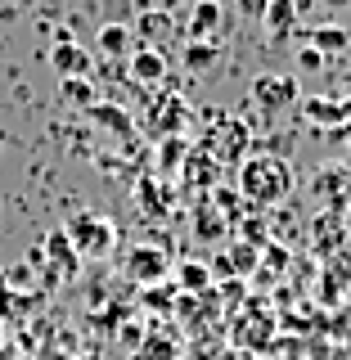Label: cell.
Instances as JSON below:
<instances>
[{
  "label": "cell",
  "mask_w": 351,
  "mask_h": 360,
  "mask_svg": "<svg viewBox=\"0 0 351 360\" xmlns=\"http://www.w3.org/2000/svg\"><path fill=\"white\" fill-rule=\"evenodd\" d=\"M239 194L253 202V207H275L293 194V167L284 158L270 153H253L239 162Z\"/></svg>",
  "instance_id": "6da1fadb"
},
{
  "label": "cell",
  "mask_w": 351,
  "mask_h": 360,
  "mask_svg": "<svg viewBox=\"0 0 351 360\" xmlns=\"http://www.w3.org/2000/svg\"><path fill=\"white\" fill-rule=\"evenodd\" d=\"M68 243L77 248V257H108L113 248H117V230H113L108 217H99V212H77L72 221L63 225Z\"/></svg>",
  "instance_id": "7a4b0ae2"
},
{
  "label": "cell",
  "mask_w": 351,
  "mask_h": 360,
  "mask_svg": "<svg viewBox=\"0 0 351 360\" xmlns=\"http://www.w3.org/2000/svg\"><path fill=\"white\" fill-rule=\"evenodd\" d=\"M302 90H298V77L293 72H257L253 77V104L262 112H288L298 108Z\"/></svg>",
  "instance_id": "3957f363"
},
{
  "label": "cell",
  "mask_w": 351,
  "mask_h": 360,
  "mask_svg": "<svg viewBox=\"0 0 351 360\" xmlns=\"http://www.w3.org/2000/svg\"><path fill=\"white\" fill-rule=\"evenodd\" d=\"M167 252L153 243H140V248H127V262H122V270H127L131 279H140V284H158V279L167 275Z\"/></svg>",
  "instance_id": "277c9868"
},
{
  "label": "cell",
  "mask_w": 351,
  "mask_h": 360,
  "mask_svg": "<svg viewBox=\"0 0 351 360\" xmlns=\"http://www.w3.org/2000/svg\"><path fill=\"white\" fill-rule=\"evenodd\" d=\"M50 68L59 77H90V50L86 45H77L68 32H59L50 45Z\"/></svg>",
  "instance_id": "5b68a950"
},
{
  "label": "cell",
  "mask_w": 351,
  "mask_h": 360,
  "mask_svg": "<svg viewBox=\"0 0 351 360\" xmlns=\"http://www.w3.org/2000/svg\"><path fill=\"white\" fill-rule=\"evenodd\" d=\"M208 153L212 158H221V162H234V158H243L248 149V127L243 122H234V117H221V127L217 131H208Z\"/></svg>",
  "instance_id": "8992f818"
},
{
  "label": "cell",
  "mask_w": 351,
  "mask_h": 360,
  "mask_svg": "<svg viewBox=\"0 0 351 360\" xmlns=\"http://www.w3.org/2000/svg\"><path fill=\"white\" fill-rule=\"evenodd\" d=\"M302 22V0H266V14H262V27L270 41H284L298 32Z\"/></svg>",
  "instance_id": "52a82bcc"
},
{
  "label": "cell",
  "mask_w": 351,
  "mask_h": 360,
  "mask_svg": "<svg viewBox=\"0 0 351 360\" xmlns=\"http://www.w3.org/2000/svg\"><path fill=\"white\" fill-rule=\"evenodd\" d=\"M225 27V5L221 0H194L189 14V41H217Z\"/></svg>",
  "instance_id": "ba28073f"
},
{
  "label": "cell",
  "mask_w": 351,
  "mask_h": 360,
  "mask_svg": "<svg viewBox=\"0 0 351 360\" xmlns=\"http://www.w3.org/2000/svg\"><path fill=\"white\" fill-rule=\"evenodd\" d=\"M131 41H135V32L127 22H104L95 37V54L99 59H131Z\"/></svg>",
  "instance_id": "9c48e42d"
},
{
  "label": "cell",
  "mask_w": 351,
  "mask_h": 360,
  "mask_svg": "<svg viewBox=\"0 0 351 360\" xmlns=\"http://www.w3.org/2000/svg\"><path fill=\"white\" fill-rule=\"evenodd\" d=\"M131 77H135V82H144V86L167 82V54L162 50H149V45L131 50Z\"/></svg>",
  "instance_id": "30bf717a"
},
{
  "label": "cell",
  "mask_w": 351,
  "mask_h": 360,
  "mask_svg": "<svg viewBox=\"0 0 351 360\" xmlns=\"http://www.w3.org/2000/svg\"><path fill=\"white\" fill-rule=\"evenodd\" d=\"M131 32H135V37H144V45H149V50H158V45H162V41L176 32V22H172V14H162V9H149V5H144V14L135 18Z\"/></svg>",
  "instance_id": "8fae6325"
},
{
  "label": "cell",
  "mask_w": 351,
  "mask_h": 360,
  "mask_svg": "<svg viewBox=\"0 0 351 360\" xmlns=\"http://www.w3.org/2000/svg\"><path fill=\"white\" fill-rule=\"evenodd\" d=\"M257 262H262V248L253 243H230L217 252V270H225V275H248Z\"/></svg>",
  "instance_id": "7c38bea8"
},
{
  "label": "cell",
  "mask_w": 351,
  "mask_h": 360,
  "mask_svg": "<svg viewBox=\"0 0 351 360\" xmlns=\"http://www.w3.org/2000/svg\"><path fill=\"white\" fill-rule=\"evenodd\" d=\"M221 59V41H189L185 54H180V63L189 68V72H212Z\"/></svg>",
  "instance_id": "4fadbf2b"
},
{
  "label": "cell",
  "mask_w": 351,
  "mask_h": 360,
  "mask_svg": "<svg viewBox=\"0 0 351 360\" xmlns=\"http://www.w3.org/2000/svg\"><path fill=\"white\" fill-rule=\"evenodd\" d=\"M307 37H311V45L324 54V59H329V54H343V50H347V41H351L343 22H320V27L307 32Z\"/></svg>",
  "instance_id": "5bb4252c"
},
{
  "label": "cell",
  "mask_w": 351,
  "mask_h": 360,
  "mask_svg": "<svg viewBox=\"0 0 351 360\" xmlns=\"http://www.w3.org/2000/svg\"><path fill=\"white\" fill-rule=\"evenodd\" d=\"M45 252H50V262L59 257V279L77 275V266H82V257H77V248L68 243V234H63V230H54L50 239H45Z\"/></svg>",
  "instance_id": "9a60e30c"
},
{
  "label": "cell",
  "mask_w": 351,
  "mask_h": 360,
  "mask_svg": "<svg viewBox=\"0 0 351 360\" xmlns=\"http://www.w3.org/2000/svg\"><path fill=\"white\" fill-rule=\"evenodd\" d=\"M59 95L68 99V104H77V108L95 104V86H90V77H59Z\"/></svg>",
  "instance_id": "2e32d148"
},
{
  "label": "cell",
  "mask_w": 351,
  "mask_h": 360,
  "mask_svg": "<svg viewBox=\"0 0 351 360\" xmlns=\"http://www.w3.org/2000/svg\"><path fill=\"white\" fill-rule=\"evenodd\" d=\"M302 112H307L311 122H343L347 117V104H333V99H307Z\"/></svg>",
  "instance_id": "e0dca14e"
},
{
  "label": "cell",
  "mask_w": 351,
  "mask_h": 360,
  "mask_svg": "<svg viewBox=\"0 0 351 360\" xmlns=\"http://www.w3.org/2000/svg\"><path fill=\"white\" fill-rule=\"evenodd\" d=\"M180 284H185L189 292H208V284H212V270L203 266V262H185V266H180Z\"/></svg>",
  "instance_id": "ac0fdd59"
},
{
  "label": "cell",
  "mask_w": 351,
  "mask_h": 360,
  "mask_svg": "<svg viewBox=\"0 0 351 360\" xmlns=\"http://www.w3.org/2000/svg\"><path fill=\"white\" fill-rule=\"evenodd\" d=\"M86 112H90L95 122H104L108 131H131V117H122V112H117V104H90Z\"/></svg>",
  "instance_id": "d6986e66"
},
{
  "label": "cell",
  "mask_w": 351,
  "mask_h": 360,
  "mask_svg": "<svg viewBox=\"0 0 351 360\" xmlns=\"http://www.w3.org/2000/svg\"><path fill=\"white\" fill-rule=\"evenodd\" d=\"M225 225H230V217H221V212H208V217L194 225V234H198V239H221Z\"/></svg>",
  "instance_id": "ffe728a7"
},
{
  "label": "cell",
  "mask_w": 351,
  "mask_h": 360,
  "mask_svg": "<svg viewBox=\"0 0 351 360\" xmlns=\"http://www.w3.org/2000/svg\"><path fill=\"white\" fill-rule=\"evenodd\" d=\"M234 14L248 18V22H262V14H266V0H234Z\"/></svg>",
  "instance_id": "44dd1931"
},
{
  "label": "cell",
  "mask_w": 351,
  "mask_h": 360,
  "mask_svg": "<svg viewBox=\"0 0 351 360\" xmlns=\"http://www.w3.org/2000/svg\"><path fill=\"white\" fill-rule=\"evenodd\" d=\"M298 68H302V72H320V68H324V54L315 50V45H307V50L298 54Z\"/></svg>",
  "instance_id": "7402d4cb"
},
{
  "label": "cell",
  "mask_w": 351,
  "mask_h": 360,
  "mask_svg": "<svg viewBox=\"0 0 351 360\" xmlns=\"http://www.w3.org/2000/svg\"><path fill=\"white\" fill-rule=\"evenodd\" d=\"M262 262H257V266H270V270H284V262H288V257H284V248H279V243H266L262 248Z\"/></svg>",
  "instance_id": "603a6c76"
},
{
  "label": "cell",
  "mask_w": 351,
  "mask_h": 360,
  "mask_svg": "<svg viewBox=\"0 0 351 360\" xmlns=\"http://www.w3.org/2000/svg\"><path fill=\"white\" fill-rule=\"evenodd\" d=\"M311 5H324L329 14H343V9H351V0H311Z\"/></svg>",
  "instance_id": "cb8c5ba5"
},
{
  "label": "cell",
  "mask_w": 351,
  "mask_h": 360,
  "mask_svg": "<svg viewBox=\"0 0 351 360\" xmlns=\"http://www.w3.org/2000/svg\"><path fill=\"white\" fill-rule=\"evenodd\" d=\"M180 5H185V0H149V9H162V14H172Z\"/></svg>",
  "instance_id": "d4e9b609"
}]
</instances>
